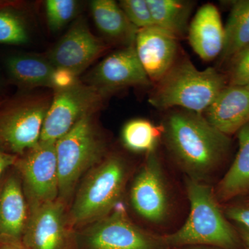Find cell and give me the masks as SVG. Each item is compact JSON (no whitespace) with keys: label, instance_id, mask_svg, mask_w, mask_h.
Masks as SVG:
<instances>
[{"label":"cell","instance_id":"32","mask_svg":"<svg viewBox=\"0 0 249 249\" xmlns=\"http://www.w3.org/2000/svg\"><path fill=\"white\" fill-rule=\"evenodd\" d=\"M4 81L3 80L2 77L0 74V103L2 102L5 99L4 97Z\"/></svg>","mask_w":249,"mask_h":249},{"label":"cell","instance_id":"26","mask_svg":"<svg viewBox=\"0 0 249 249\" xmlns=\"http://www.w3.org/2000/svg\"><path fill=\"white\" fill-rule=\"evenodd\" d=\"M119 4L129 20L137 29L155 26L147 0H121Z\"/></svg>","mask_w":249,"mask_h":249},{"label":"cell","instance_id":"31","mask_svg":"<svg viewBox=\"0 0 249 249\" xmlns=\"http://www.w3.org/2000/svg\"><path fill=\"white\" fill-rule=\"evenodd\" d=\"M241 236L245 242L247 249H249V231L241 228Z\"/></svg>","mask_w":249,"mask_h":249},{"label":"cell","instance_id":"13","mask_svg":"<svg viewBox=\"0 0 249 249\" xmlns=\"http://www.w3.org/2000/svg\"><path fill=\"white\" fill-rule=\"evenodd\" d=\"M178 39L161 28L139 29L135 49L139 61L152 85L160 81L179 58Z\"/></svg>","mask_w":249,"mask_h":249},{"label":"cell","instance_id":"33","mask_svg":"<svg viewBox=\"0 0 249 249\" xmlns=\"http://www.w3.org/2000/svg\"><path fill=\"white\" fill-rule=\"evenodd\" d=\"M1 249H28L27 248H24L22 246L19 244H14V245H6L4 248Z\"/></svg>","mask_w":249,"mask_h":249},{"label":"cell","instance_id":"10","mask_svg":"<svg viewBox=\"0 0 249 249\" xmlns=\"http://www.w3.org/2000/svg\"><path fill=\"white\" fill-rule=\"evenodd\" d=\"M85 83L97 88L108 97L126 88L153 85L139 61L135 45L124 47L107 55L89 72Z\"/></svg>","mask_w":249,"mask_h":249},{"label":"cell","instance_id":"29","mask_svg":"<svg viewBox=\"0 0 249 249\" xmlns=\"http://www.w3.org/2000/svg\"><path fill=\"white\" fill-rule=\"evenodd\" d=\"M76 74L65 69L56 68L53 76V89L54 90L66 89L78 81Z\"/></svg>","mask_w":249,"mask_h":249},{"label":"cell","instance_id":"21","mask_svg":"<svg viewBox=\"0 0 249 249\" xmlns=\"http://www.w3.org/2000/svg\"><path fill=\"white\" fill-rule=\"evenodd\" d=\"M154 23L177 38L188 34L195 3L185 0H147Z\"/></svg>","mask_w":249,"mask_h":249},{"label":"cell","instance_id":"19","mask_svg":"<svg viewBox=\"0 0 249 249\" xmlns=\"http://www.w3.org/2000/svg\"><path fill=\"white\" fill-rule=\"evenodd\" d=\"M90 10L103 35L124 47L135 45L139 29L129 20L119 3L114 0H93Z\"/></svg>","mask_w":249,"mask_h":249},{"label":"cell","instance_id":"11","mask_svg":"<svg viewBox=\"0 0 249 249\" xmlns=\"http://www.w3.org/2000/svg\"><path fill=\"white\" fill-rule=\"evenodd\" d=\"M130 199L136 212L148 222H162L169 213L168 187L156 152L147 155L145 163L134 178Z\"/></svg>","mask_w":249,"mask_h":249},{"label":"cell","instance_id":"5","mask_svg":"<svg viewBox=\"0 0 249 249\" xmlns=\"http://www.w3.org/2000/svg\"><path fill=\"white\" fill-rule=\"evenodd\" d=\"M106 148L93 114L83 117L55 142L61 199H68L82 175L104 160Z\"/></svg>","mask_w":249,"mask_h":249},{"label":"cell","instance_id":"34","mask_svg":"<svg viewBox=\"0 0 249 249\" xmlns=\"http://www.w3.org/2000/svg\"><path fill=\"white\" fill-rule=\"evenodd\" d=\"M245 88H247V89H248L249 90V84L248 85H247V87H245Z\"/></svg>","mask_w":249,"mask_h":249},{"label":"cell","instance_id":"24","mask_svg":"<svg viewBox=\"0 0 249 249\" xmlns=\"http://www.w3.org/2000/svg\"><path fill=\"white\" fill-rule=\"evenodd\" d=\"M162 135V126L155 125L147 119H134L123 127L121 139L124 147L130 151L148 155L156 152Z\"/></svg>","mask_w":249,"mask_h":249},{"label":"cell","instance_id":"3","mask_svg":"<svg viewBox=\"0 0 249 249\" xmlns=\"http://www.w3.org/2000/svg\"><path fill=\"white\" fill-rule=\"evenodd\" d=\"M191 211L186 222L176 232L163 237L167 246L210 245L232 249L237 237L217 202L211 186L203 181L186 179Z\"/></svg>","mask_w":249,"mask_h":249},{"label":"cell","instance_id":"17","mask_svg":"<svg viewBox=\"0 0 249 249\" xmlns=\"http://www.w3.org/2000/svg\"><path fill=\"white\" fill-rule=\"evenodd\" d=\"M188 41L192 49L204 61H211L222 53L224 27L217 8L211 3L201 6L188 27Z\"/></svg>","mask_w":249,"mask_h":249},{"label":"cell","instance_id":"20","mask_svg":"<svg viewBox=\"0 0 249 249\" xmlns=\"http://www.w3.org/2000/svg\"><path fill=\"white\" fill-rule=\"evenodd\" d=\"M237 138L238 152L217 188L216 196L222 201L249 193V123L239 130Z\"/></svg>","mask_w":249,"mask_h":249},{"label":"cell","instance_id":"16","mask_svg":"<svg viewBox=\"0 0 249 249\" xmlns=\"http://www.w3.org/2000/svg\"><path fill=\"white\" fill-rule=\"evenodd\" d=\"M203 115L222 133L229 137L237 133L249 123V90L228 85Z\"/></svg>","mask_w":249,"mask_h":249},{"label":"cell","instance_id":"23","mask_svg":"<svg viewBox=\"0 0 249 249\" xmlns=\"http://www.w3.org/2000/svg\"><path fill=\"white\" fill-rule=\"evenodd\" d=\"M23 4L0 1V45L22 46L30 42L31 36Z\"/></svg>","mask_w":249,"mask_h":249},{"label":"cell","instance_id":"27","mask_svg":"<svg viewBox=\"0 0 249 249\" xmlns=\"http://www.w3.org/2000/svg\"><path fill=\"white\" fill-rule=\"evenodd\" d=\"M228 85L247 87L249 84V46L238 52L229 62Z\"/></svg>","mask_w":249,"mask_h":249},{"label":"cell","instance_id":"8","mask_svg":"<svg viewBox=\"0 0 249 249\" xmlns=\"http://www.w3.org/2000/svg\"><path fill=\"white\" fill-rule=\"evenodd\" d=\"M14 166L22 181L29 211L57 200L59 181L55 142H39L18 157Z\"/></svg>","mask_w":249,"mask_h":249},{"label":"cell","instance_id":"25","mask_svg":"<svg viewBox=\"0 0 249 249\" xmlns=\"http://www.w3.org/2000/svg\"><path fill=\"white\" fill-rule=\"evenodd\" d=\"M79 2L75 0H47L45 1L47 25L52 32H58L76 17Z\"/></svg>","mask_w":249,"mask_h":249},{"label":"cell","instance_id":"14","mask_svg":"<svg viewBox=\"0 0 249 249\" xmlns=\"http://www.w3.org/2000/svg\"><path fill=\"white\" fill-rule=\"evenodd\" d=\"M65 237L66 218L60 199L29 211L23 235L28 249H61Z\"/></svg>","mask_w":249,"mask_h":249},{"label":"cell","instance_id":"28","mask_svg":"<svg viewBox=\"0 0 249 249\" xmlns=\"http://www.w3.org/2000/svg\"><path fill=\"white\" fill-rule=\"evenodd\" d=\"M226 215L249 231V204L235 205L227 209Z\"/></svg>","mask_w":249,"mask_h":249},{"label":"cell","instance_id":"15","mask_svg":"<svg viewBox=\"0 0 249 249\" xmlns=\"http://www.w3.org/2000/svg\"><path fill=\"white\" fill-rule=\"evenodd\" d=\"M29 206L18 173L0 181V242L19 244L29 219Z\"/></svg>","mask_w":249,"mask_h":249},{"label":"cell","instance_id":"22","mask_svg":"<svg viewBox=\"0 0 249 249\" xmlns=\"http://www.w3.org/2000/svg\"><path fill=\"white\" fill-rule=\"evenodd\" d=\"M249 46V0L233 1L225 27L221 61L229 62Z\"/></svg>","mask_w":249,"mask_h":249},{"label":"cell","instance_id":"7","mask_svg":"<svg viewBox=\"0 0 249 249\" xmlns=\"http://www.w3.org/2000/svg\"><path fill=\"white\" fill-rule=\"evenodd\" d=\"M107 98L97 88L78 80L66 89L54 90L40 142H56L83 117L102 108Z\"/></svg>","mask_w":249,"mask_h":249},{"label":"cell","instance_id":"30","mask_svg":"<svg viewBox=\"0 0 249 249\" xmlns=\"http://www.w3.org/2000/svg\"><path fill=\"white\" fill-rule=\"evenodd\" d=\"M17 159V156L6 153L0 150V181L6 170L14 166Z\"/></svg>","mask_w":249,"mask_h":249},{"label":"cell","instance_id":"4","mask_svg":"<svg viewBox=\"0 0 249 249\" xmlns=\"http://www.w3.org/2000/svg\"><path fill=\"white\" fill-rule=\"evenodd\" d=\"M127 177V164L119 155L108 156L93 167L77 193L70 223L89 224L112 212L123 196Z\"/></svg>","mask_w":249,"mask_h":249},{"label":"cell","instance_id":"1","mask_svg":"<svg viewBox=\"0 0 249 249\" xmlns=\"http://www.w3.org/2000/svg\"><path fill=\"white\" fill-rule=\"evenodd\" d=\"M161 126L165 146L192 179L204 182L230 150V137L214 128L203 114L170 109Z\"/></svg>","mask_w":249,"mask_h":249},{"label":"cell","instance_id":"9","mask_svg":"<svg viewBox=\"0 0 249 249\" xmlns=\"http://www.w3.org/2000/svg\"><path fill=\"white\" fill-rule=\"evenodd\" d=\"M89 249H163V238L144 231L134 224L124 209L114 210L92 223L82 234Z\"/></svg>","mask_w":249,"mask_h":249},{"label":"cell","instance_id":"6","mask_svg":"<svg viewBox=\"0 0 249 249\" xmlns=\"http://www.w3.org/2000/svg\"><path fill=\"white\" fill-rule=\"evenodd\" d=\"M52 97L22 92L0 103V150L22 155L40 142Z\"/></svg>","mask_w":249,"mask_h":249},{"label":"cell","instance_id":"18","mask_svg":"<svg viewBox=\"0 0 249 249\" xmlns=\"http://www.w3.org/2000/svg\"><path fill=\"white\" fill-rule=\"evenodd\" d=\"M3 66L8 80L23 90L53 88L55 67L47 57L35 54L14 53L3 58Z\"/></svg>","mask_w":249,"mask_h":249},{"label":"cell","instance_id":"12","mask_svg":"<svg viewBox=\"0 0 249 249\" xmlns=\"http://www.w3.org/2000/svg\"><path fill=\"white\" fill-rule=\"evenodd\" d=\"M107 49L104 41L93 35L85 18L80 17L46 57L55 68L70 70L78 76Z\"/></svg>","mask_w":249,"mask_h":249},{"label":"cell","instance_id":"2","mask_svg":"<svg viewBox=\"0 0 249 249\" xmlns=\"http://www.w3.org/2000/svg\"><path fill=\"white\" fill-rule=\"evenodd\" d=\"M149 103L160 110L182 109L203 114L228 85L216 69L199 70L190 59L178 58L163 78L153 85Z\"/></svg>","mask_w":249,"mask_h":249}]
</instances>
